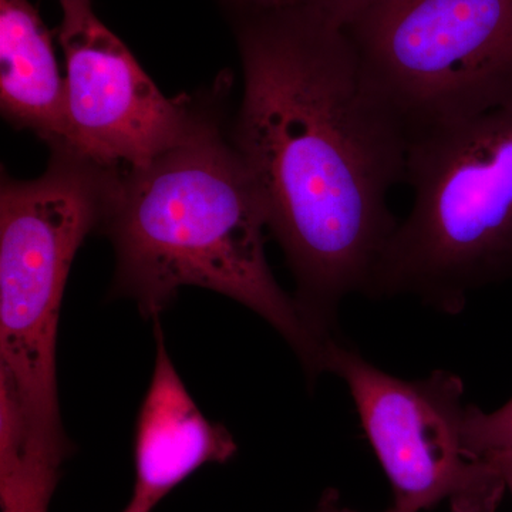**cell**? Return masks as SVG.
<instances>
[{"instance_id": "11", "label": "cell", "mask_w": 512, "mask_h": 512, "mask_svg": "<svg viewBox=\"0 0 512 512\" xmlns=\"http://www.w3.org/2000/svg\"><path fill=\"white\" fill-rule=\"evenodd\" d=\"M376 2L379 0H305L303 3L315 6L340 25L346 26L350 20Z\"/></svg>"}, {"instance_id": "15", "label": "cell", "mask_w": 512, "mask_h": 512, "mask_svg": "<svg viewBox=\"0 0 512 512\" xmlns=\"http://www.w3.org/2000/svg\"><path fill=\"white\" fill-rule=\"evenodd\" d=\"M153 508V505L148 504L147 501L133 495V498H131L130 503L124 508L123 512H151Z\"/></svg>"}, {"instance_id": "5", "label": "cell", "mask_w": 512, "mask_h": 512, "mask_svg": "<svg viewBox=\"0 0 512 512\" xmlns=\"http://www.w3.org/2000/svg\"><path fill=\"white\" fill-rule=\"evenodd\" d=\"M345 29L409 140L512 97V0H379Z\"/></svg>"}, {"instance_id": "1", "label": "cell", "mask_w": 512, "mask_h": 512, "mask_svg": "<svg viewBox=\"0 0 512 512\" xmlns=\"http://www.w3.org/2000/svg\"><path fill=\"white\" fill-rule=\"evenodd\" d=\"M235 12L244 92L229 137L296 301L335 338L340 305L366 293L397 227L389 197L409 138L367 86L345 26L309 3Z\"/></svg>"}, {"instance_id": "8", "label": "cell", "mask_w": 512, "mask_h": 512, "mask_svg": "<svg viewBox=\"0 0 512 512\" xmlns=\"http://www.w3.org/2000/svg\"><path fill=\"white\" fill-rule=\"evenodd\" d=\"M237 443L198 409L168 355L156 319V362L137 419L134 497L156 507L185 478L208 463H225Z\"/></svg>"}, {"instance_id": "3", "label": "cell", "mask_w": 512, "mask_h": 512, "mask_svg": "<svg viewBox=\"0 0 512 512\" xmlns=\"http://www.w3.org/2000/svg\"><path fill=\"white\" fill-rule=\"evenodd\" d=\"M120 170L72 148L52 150L45 174L0 187V404L25 453L62 467L69 453L56 382L57 323L80 245L101 228Z\"/></svg>"}, {"instance_id": "7", "label": "cell", "mask_w": 512, "mask_h": 512, "mask_svg": "<svg viewBox=\"0 0 512 512\" xmlns=\"http://www.w3.org/2000/svg\"><path fill=\"white\" fill-rule=\"evenodd\" d=\"M70 148L109 168L150 163L183 140L200 104L168 99L90 0H60Z\"/></svg>"}, {"instance_id": "12", "label": "cell", "mask_w": 512, "mask_h": 512, "mask_svg": "<svg viewBox=\"0 0 512 512\" xmlns=\"http://www.w3.org/2000/svg\"><path fill=\"white\" fill-rule=\"evenodd\" d=\"M485 463L491 464L503 477L505 488L512 495V450L500 451L485 458Z\"/></svg>"}, {"instance_id": "6", "label": "cell", "mask_w": 512, "mask_h": 512, "mask_svg": "<svg viewBox=\"0 0 512 512\" xmlns=\"http://www.w3.org/2000/svg\"><path fill=\"white\" fill-rule=\"evenodd\" d=\"M325 372L348 387L362 429L404 512L447 503L451 512H495L503 477L468 453L463 379L436 370L421 379L390 375L338 338Z\"/></svg>"}, {"instance_id": "13", "label": "cell", "mask_w": 512, "mask_h": 512, "mask_svg": "<svg viewBox=\"0 0 512 512\" xmlns=\"http://www.w3.org/2000/svg\"><path fill=\"white\" fill-rule=\"evenodd\" d=\"M234 10L274 9L303 3L305 0H225Z\"/></svg>"}, {"instance_id": "2", "label": "cell", "mask_w": 512, "mask_h": 512, "mask_svg": "<svg viewBox=\"0 0 512 512\" xmlns=\"http://www.w3.org/2000/svg\"><path fill=\"white\" fill-rule=\"evenodd\" d=\"M214 113L201 106L183 140L146 165L120 170L100 228L116 252L113 293L151 319L184 286L222 293L279 332L315 380L333 338H323L276 282L264 210Z\"/></svg>"}, {"instance_id": "14", "label": "cell", "mask_w": 512, "mask_h": 512, "mask_svg": "<svg viewBox=\"0 0 512 512\" xmlns=\"http://www.w3.org/2000/svg\"><path fill=\"white\" fill-rule=\"evenodd\" d=\"M316 512H353L349 510H345V508H340L338 505V500H336L335 495H329L326 497V500L323 501L322 505H320L319 510ZM386 512H404L399 510V508L393 507L390 508L389 511Z\"/></svg>"}, {"instance_id": "4", "label": "cell", "mask_w": 512, "mask_h": 512, "mask_svg": "<svg viewBox=\"0 0 512 512\" xmlns=\"http://www.w3.org/2000/svg\"><path fill=\"white\" fill-rule=\"evenodd\" d=\"M409 215L367 285L456 315L468 296L512 279V97L409 140Z\"/></svg>"}, {"instance_id": "10", "label": "cell", "mask_w": 512, "mask_h": 512, "mask_svg": "<svg viewBox=\"0 0 512 512\" xmlns=\"http://www.w3.org/2000/svg\"><path fill=\"white\" fill-rule=\"evenodd\" d=\"M466 444L468 453L481 461L491 454L512 450V397L494 412L468 404Z\"/></svg>"}, {"instance_id": "9", "label": "cell", "mask_w": 512, "mask_h": 512, "mask_svg": "<svg viewBox=\"0 0 512 512\" xmlns=\"http://www.w3.org/2000/svg\"><path fill=\"white\" fill-rule=\"evenodd\" d=\"M0 106L5 119L52 150L70 148L67 84L52 37L28 0H0Z\"/></svg>"}]
</instances>
